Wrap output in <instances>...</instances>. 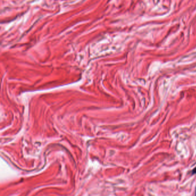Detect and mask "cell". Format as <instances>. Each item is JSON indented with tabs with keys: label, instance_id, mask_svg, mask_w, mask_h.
I'll return each instance as SVG.
<instances>
[{
	"label": "cell",
	"instance_id": "cell-1",
	"mask_svg": "<svg viewBox=\"0 0 196 196\" xmlns=\"http://www.w3.org/2000/svg\"><path fill=\"white\" fill-rule=\"evenodd\" d=\"M192 173L193 174H196V167L193 169V171H192Z\"/></svg>",
	"mask_w": 196,
	"mask_h": 196
}]
</instances>
